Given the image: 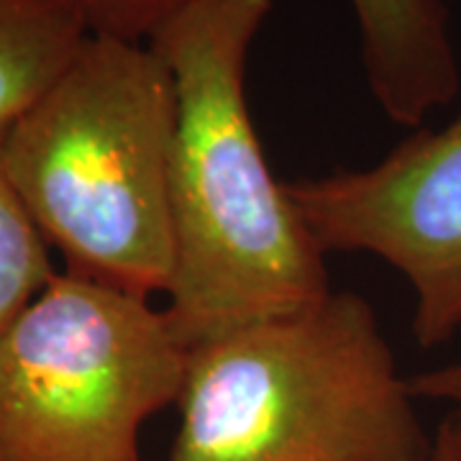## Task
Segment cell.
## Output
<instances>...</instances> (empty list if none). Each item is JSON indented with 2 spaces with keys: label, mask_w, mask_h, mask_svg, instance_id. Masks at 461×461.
Listing matches in <instances>:
<instances>
[{
  "label": "cell",
  "mask_w": 461,
  "mask_h": 461,
  "mask_svg": "<svg viewBox=\"0 0 461 461\" xmlns=\"http://www.w3.org/2000/svg\"><path fill=\"white\" fill-rule=\"evenodd\" d=\"M411 390L415 400H433L461 408V359L411 375Z\"/></svg>",
  "instance_id": "cell-10"
},
{
  "label": "cell",
  "mask_w": 461,
  "mask_h": 461,
  "mask_svg": "<svg viewBox=\"0 0 461 461\" xmlns=\"http://www.w3.org/2000/svg\"><path fill=\"white\" fill-rule=\"evenodd\" d=\"M50 249L14 190L0 151V341L57 275Z\"/></svg>",
  "instance_id": "cell-8"
},
{
  "label": "cell",
  "mask_w": 461,
  "mask_h": 461,
  "mask_svg": "<svg viewBox=\"0 0 461 461\" xmlns=\"http://www.w3.org/2000/svg\"><path fill=\"white\" fill-rule=\"evenodd\" d=\"M175 121V80L159 54L90 36L3 131L11 185L67 272L133 295H167Z\"/></svg>",
  "instance_id": "cell-2"
},
{
  "label": "cell",
  "mask_w": 461,
  "mask_h": 461,
  "mask_svg": "<svg viewBox=\"0 0 461 461\" xmlns=\"http://www.w3.org/2000/svg\"><path fill=\"white\" fill-rule=\"evenodd\" d=\"M433 461H461V408L446 415L433 433Z\"/></svg>",
  "instance_id": "cell-11"
},
{
  "label": "cell",
  "mask_w": 461,
  "mask_h": 461,
  "mask_svg": "<svg viewBox=\"0 0 461 461\" xmlns=\"http://www.w3.org/2000/svg\"><path fill=\"white\" fill-rule=\"evenodd\" d=\"M287 187L326 254H372L408 282L418 344L459 333L461 115L415 131L375 165Z\"/></svg>",
  "instance_id": "cell-5"
},
{
  "label": "cell",
  "mask_w": 461,
  "mask_h": 461,
  "mask_svg": "<svg viewBox=\"0 0 461 461\" xmlns=\"http://www.w3.org/2000/svg\"><path fill=\"white\" fill-rule=\"evenodd\" d=\"M372 98L400 126H423L459 95L461 72L441 0H348Z\"/></svg>",
  "instance_id": "cell-6"
},
{
  "label": "cell",
  "mask_w": 461,
  "mask_h": 461,
  "mask_svg": "<svg viewBox=\"0 0 461 461\" xmlns=\"http://www.w3.org/2000/svg\"><path fill=\"white\" fill-rule=\"evenodd\" d=\"M85 18L93 36L149 44L167 21L195 0H69Z\"/></svg>",
  "instance_id": "cell-9"
},
{
  "label": "cell",
  "mask_w": 461,
  "mask_h": 461,
  "mask_svg": "<svg viewBox=\"0 0 461 461\" xmlns=\"http://www.w3.org/2000/svg\"><path fill=\"white\" fill-rule=\"evenodd\" d=\"M187 354L149 297L57 272L0 341V461H139Z\"/></svg>",
  "instance_id": "cell-4"
},
{
  "label": "cell",
  "mask_w": 461,
  "mask_h": 461,
  "mask_svg": "<svg viewBox=\"0 0 461 461\" xmlns=\"http://www.w3.org/2000/svg\"><path fill=\"white\" fill-rule=\"evenodd\" d=\"M269 14L272 0H195L149 39L177 98L165 315L187 351L330 293L326 251L249 108V54Z\"/></svg>",
  "instance_id": "cell-1"
},
{
  "label": "cell",
  "mask_w": 461,
  "mask_h": 461,
  "mask_svg": "<svg viewBox=\"0 0 461 461\" xmlns=\"http://www.w3.org/2000/svg\"><path fill=\"white\" fill-rule=\"evenodd\" d=\"M90 36L69 0H0V131L65 75Z\"/></svg>",
  "instance_id": "cell-7"
},
{
  "label": "cell",
  "mask_w": 461,
  "mask_h": 461,
  "mask_svg": "<svg viewBox=\"0 0 461 461\" xmlns=\"http://www.w3.org/2000/svg\"><path fill=\"white\" fill-rule=\"evenodd\" d=\"M375 308L321 297L190 348L169 461H433Z\"/></svg>",
  "instance_id": "cell-3"
}]
</instances>
